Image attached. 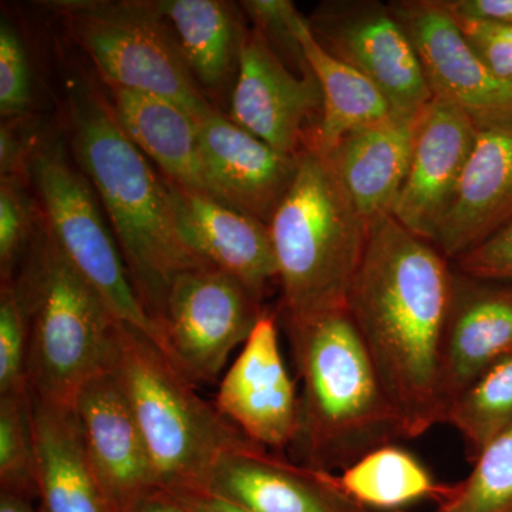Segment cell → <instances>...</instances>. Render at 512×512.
Wrapping results in <instances>:
<instances>
[{"instance_id": "6da1fadb", "label": "cell", "mask_w": 512, "mask_h": 512, "mask_svg": "<svg viewBox=\"0 0 512 512\" xmlns=\"http://www.w3.org/2000/svg\"><path fill=\"white\" fill-rule=\"evenodd\" d=\"M454 266L392 215L373 221L346 311L402 420L406 439L444 424L441 355Z\"/></svg>"}, {"instance_id": "7a4b0ae2", "label": "cell", "mask_w": 512, "mask_h": 512, "mask_svg": "<svg viewBox=\"0 0 512 512\" xmlns=\"http://www.w3.org/2000/svg\"><path fill=\"white\" fill-rule=\"evenodd\" d=\"M63 120L74 163L92 183L134 291L158 326L174 279L208 264L181 239L164 175L120 126L99 79L69 76Z\"/></svg>"}, {"instance_id": "3957f363", "label": "cell", "mask_w": 512, "mask_h": 512, "mask_svg": "<svg viewBox=\"0 0 512 512\" xmlns=\"http://www.w3.org/2000/svg\"><path fill=\"white\" fill-rule=\"evenodd\" d=\"M282 320L302 384L291 447L298 463L335 474L376 448L406 439L346 309Z\"/></svg>"}, {"instance_id": "277c9868", "label": "cell", "mask_w": 512, "mask_h": 512, "mask_svg": "<svg viewBox=\"0 0 512 512\" xmlns=\"http://www.w3.org/2000/svg\"><path fill=\"white\" fill-rule=\"evenodd\" d=\"M106 370L126 397L163 490L204 487L222 454L251 443L150 336L120 320L111 330Z\"/></svg>"}, {"instance_id": "5b68a950", "label": "cell", "mask_w": 512, "mask_h": 512, "mask_svg": "<svg viewBox=\"0 0 512 512\" xmlns=\"http://www.w3.org/2000/svg\"><path fill=\"white\" fill-rule=\"evenodd\" d=\"M369 227L319 151L299 157L298 173L269 221L281 289V318L346 309Z\"/></svg>"}, {"instance_id": "8992f818", "label": "cell", "mask_w": 512, "mask_h": 512, "mask_svg": "<svg viewBox=\"0 0 512 512\" xmlns=\"http://www.w3.org/2000/svg\"><path fill=\"white\" fill-rule=\"evenodd\" d=\"M29 319L28 390L69 404L106 370L117 319L43 227L13 276Z\"/></svg>"}, {"instance_id": "52a82bcc", "label": "cell", "mask_w": 512, "mask_h": 512, "mask_svg": "<svg viewBox=\"0 0 512 512\" xmlns=\"http://www.w3.org/2000/svg\"><path fill=\"white\" fill-rule=\"evenodd\" d=\"M42 6L89 56L100 82L173 100L198 121L215 110L157 0H49Z\"/></svg>"}, {"instance_id": "ba28073f", "label": "cell", "mask_w": 512, "mask_h": 512, "mask_svg": "<svg viewBox=\"0 0 512 512\" xmlns=\"http://www.w3.org/2000/svg\"><path fill=\"white\" fill-rule=\"evenodd\" d=\"M30 181L47 227L74 268L99 292L114 318L146 333L164 352L163 335L134 291L106 212L69 156L66 138L45 134L30 165Z\"/></svg>"}, {"instance_id": "9c48e42d", "label": "cell", "mask_w": 512, "mask_h": 512, "mask_svg": "<svg viewBox=\"0 0 512 512\" xmlns=\"http://www.w3.org/2000/svg\"><path fill=\"white\" fill-rule=\"evenodd\" d=\"M264 311L227 272L211 265L188 269L174 279L158 319L165 356L195 386L215 383Z\"/></svg>"}, {"instance_id": "30bf717a", "label": "cell", "mask_w": 512, "mask_h": 512, "mask_svg": "<svg viewBox=\"0 0 512 512\" xmlns=\"http://www.w3.org/2000/svg\"><path fill=\"white\" fill-rule=\"evenodd\" d=\"M306 20L320 45L375 84L394 113L419 116L433 100L412 40L390 5L330 0Z\"/></svg>"}, {"instance_id": "8fae6325", "label": "cell", "mask_w": 512, "mask_h": 512, "mask_svg": "<svg viewBox=\"0 0 512 512\" xmlns=\"http://www.w3.org/2000/svg\"><path fill=\"white\" fill-rule=\"evenodd\" d=\"M389 5L412 40L433 99L464 111L477 130L512 127V82L485 66L441 0Z\"/></svg>"}, {"instance_id": "7c38bea8", "label": "cell", "mask_w": 512, "mask_h": 512, "mask_svg": "<svg viewBox=\"0 0 512 512\" xmlns=\"http://www.w3.org/2000/svg\"><path fill=\"white\" fill-rule=\"evenodd\" d=\"M322 111V92L313 73H293L261 33L249 28L229 100V119L275 150L298 157L312 148Z\"/></svg>"}, {"instance_id": "4fadbf2b", "label": "cell", "mask_w": 512, "mask_h": 512, "mask_svg": "<svg viewBox=\"0 0 512 512\" xmlns=\"http://www.w3.org/2000/svg\"><path fill=\"white\" fill-rule=\"evenodd\" d=\"M215 407L247 439L271 450L291 448L299 429V394L289 375L278 315L265 309L222 376Z\"/></svg>"}, {"instance_id": "5bb4252c", "label": "cell", "mask_w": 512, "mask_h": 512, "mask_svg": "<svg viewBox=\"0 0 512 512\" xmlns=\"http://www.w3.org/2000/svg\"><path fill=\"white\" fill-rule=\"evenodd\" d=\"M473 120L453 104L433 99L417 117L412 160L392 217L434 244L453 205L476 146Z\"/></svg>"}, {"instance_id": "9a60e30c", "label": "cell", "mask_w": 512, "mask_h": 512, "mask_svg": "<svg viewBox=\"0 0 512 512\" xmlns=\"http://www.w3.org/2000/svg\"><path fill=\"white\" fill-rule=\"evenodd\" d=\"M198 138L205 194L268 225L301 156L275 150L217 109L198 121Z\"/></svg>"}, {"instance_id": "2e32d148", "label": "cell", "mask_w": 512, "mask_h": 512, "mask_svg": "<svg viewBox=\"0 0 512 512\" xmlns=\"http://www.w3.org/2000/svg\"><path fill=\"white\" fill-rule=\"evenodd\" d=\"M73 410L90 467L121 512L161 488L143 433L107 370L84 384Z\"/></svg>"}, {"instance_id": "e0dca14e", "label": "cell", "mask_w": 512, "mask_h": 512, "mask_svg": "<svg viewBox=\"0 0 512 512\" xmlns=\"http://www.w3.org/2000/svg\"><path fill=\"white\" fill-rule=\"evenodd\" d=\"M198 490L249 512H373L342 490L336 474L292 463L252 441L222 454Z\"/></svg>"}, {"instance_id": "ac0fdd59", "label": "cell", "mask_w": 512, "mask_h": 512, "mask_svg": "<svg viewBox=\"0 0 512 512\" xmlns=\"http://www.w3.org/2000/svg\"><path fill=\"white\" fill-rule=\"evenodd\" d=\"M165 178V177H164ZM180 237L205 264L238 279L259 301L278 285V265L268 225L210 195L165 178Z\"/></svg>"}, {"instance_id": "d6986e66", "label": "cell", "mask_w": 512, "mask_h": 512, "mask_svg": "<svg viewBox=\"0 0 512 512\" xmlns=\"http://www.w3.org/2000/svg\"><path fill=\"white\" fill-rule=\"evenodd\" d=\"M511 353L512 282L474 278L454 268L453 302L441 355L444 417L468 384Z\"/></svg>"}, {"instance_id": "ffe728a7", "label": "cell", "mask_w": 512, "mask_h": 512, "mask_svg": "<svg viewBox=\"0 0 512 512\" xmlns=\"http://www.w3.org/2000/svg\"><path fill=\"white\" fill-rule=\"evenodd\" d=\"M417 117L393 113L350 131L323 154L360 217L392 215L412 160Z\"/></svg>"}, {"instance_id": "44dd1931", "label": "cell", "mask_w": 512, "mask_h": 512, "mask_svg": "<svg viewBox=\"0 0 512 512\" xmlns=\"http://www.w3.org/2000/svg\"><path fill=\"white\" fill-rule=\"evenodd\" d=\"M512 222V127L478 130L434 247L454 262Z\"/></svg>"}, {"instance_id": "7402d4cb", "label": "cell", "mask_w": 512, "mask_h": 512, "mask_svg": "<svg viewBox=\"0 0 512 512\" xmlns=\"http://www.w3.org/2000/svg\"><path fill=\"white\" fill-rule=\"evenodd\" d=\"M185 63L215 109L229 106L249 28L241 3L227 0H157Z\"/></svg>"}, {"instance_id": "603a6c76", "label": "cell", "mask_w": 512, "mask_h": 512, "mask_svg": "<svg viewBox=\"0 0 512 512\" xmlns=\"http://www.w3.org/2000/svg\"><path fill=\"white\" fill-rule=\"evenodd\" d=\"M29 397L39 512H121L90 467L73 406Z\"/></svg>"}, {"instance_id": "cb8c5ba5", "label": "cell", "mask_w": 512, "mask_h": 512, "mask_svg": "<svg viewBox=\"0 0 512 512\" xmlns=\"http://www.w3.org/2000/svg\"><path fill=\"white\" fill-rule=\"evenodd\" d=\"M100 83L120 126L157 170L171 183L205 194L198 120L190 111L157 94Z\"/></svg>"}, {"instance_id": "d4e9b609", "label": "cell", "mask_w": 512, "mask_h": 512, "mask_svg": "<svg viewBox=\"0 0 512 512\" xmlns=\"http://www.w3.org/2000/svg\"><path fill=\"white\" fill-rule=\"evenodd\" d=\"M298 36L323 97L322 120L313 150L326 154L350 131L393 113L389 101L375 84L320 45L303 16L299 19Z\"/></svg>"}, {"instance_id": "484cf974", "label": "cell", "mask_w": 512, "mask_h": 512, "mask_svg": "<svg viewBox=\"0 0 512 512\" xmlns=\"http://www.w3.org/2000/svg\"><path fill=\"white\" fill-rule=\"evenodd\" d=\"M336 480L350 498L372 511H402L429 498L439 503L448 490L419 458L396 444L370 451L336 474Z\"/></svg>"}, {"instance_id": "4316f807", "label": "cell", "mask_w": 512, "mask_h": 512, "mask_svg": "<svg viewBox=\"0 0 512 512\" xmlns=\"http://www.w3.org/2000/svg\"><path fill=\"white\" fill-rule=\"evenodd\" d=\"M444 424L460 434L471 463L512 426V353L484 370L458 394L447 407Z\"/></svg>"}, {"instance_id": "83f0119b", "label": "cell", "mask_w": 512, "mask_h": 512, "mask_svg": "<svg viewBox=\"0 0 512 512\" xmlns=\"http://www.w3.org/2000/svg\"><path fill=\"white\" fill-rule=\"evenodd\" d=\"M471 464L468 477L448 485L436 512H512V426Z\"/></svg>"}, {"instance_id": "f1b7e54d", "label": "cell", "mask_w": 512, "mask_h": 512, "mask_svg": "<svg viewBox=\"0 0 512 512\" xmlns=\"http://www.w3.org/2000/svg\"><path fill=\"white\" fill-rule=\"evenodd\" d=\"M0 491L32 501L39 495L29 392L0 396Z\"/></svg>"}, {"instance_id": "f546056e", "label": "cell", "mask_w": 512, "mask_h": 512, "mask_svg": "<svg viewBox=\"0 0 512 512\" xmlns=\"http://www.w3.org/2000/svg\"><path fill=\"white\" fill-rule=\"evenodd\" d=\"M29 178L0 177V279L13 278L45 227Z\"/></svg>"}, {"instance_id": "4dcf8cb0", "label": "cell", "mask_w": 512, "mask_h": 512, "mask_svg": "<svg viewBox=\"0 0 512 512\" xmlns=\"http://www.w3.org/2000/svg\"><path fill=\"white\" fill-rule=\"evenodd\" d=\"M29 319L13 279L0 281V396L28 393Z\"/></svg>"}, {"instance_id": "1f68e13d", "label": "cell", "mask_w": 512, "mask_h": 512, "mask_svg": "<svg viewBox=\"0 0 512 512\" xmlns=\"http://www.w3.org/2000/svg\"><path fill=\"white\" fill-rule=\"evenodd\" d=\"M241 6L251 28L261 33L288 69L299 76L312 73L298 36L302 15L295 3L289 0H245Z\"/></svg>"}, {"instance_id": "d6a6232c", "label": "cell", "mask_w": 512, "mask_h": 512, "mask_svg": "<svg viewBox=\"0 0 512 512\" xmlns=\"http://www.w3.org/2000/svg\"><path fill=\"white\" fill-rule=\"evenodd\" d=\"M33 70L22 30L3 13L0 19V114L2 120L32 114Z\"/></svg>"}, {"instance_id": "836d02e7", "label": "cell", "mask_w": 512, "mask_h": 512, "mask_svg": "<svg viewBox=\"0 0 512 512\" xmlns=\"http://www.w3.org/2000/svg\"><path fill=\"white\" fill-rule=\"evenodd\" d=\"M454 19L485 66L500 79L512 82V25L456 16Z\"/></svg>"}, {"instance_id": "e575fe53", "label": "cell", "mask_w": 512, "mask_h": 512, "mask_svg": "<svg viewBox=\"0 0 512 512\" xmlns=\"http://www.w3.org/2000/svg\"><path fill=\"white\" fill-rule=\"evenodd\" d=\"M33 114L2 120L0 126V177L30 180V165L46 133Z\"/></svg>"}, {"instance_id": "d590c367", "label": "cell", "mask_w": 512, "mask_h": 512, "mask_svg": "<svg viewBox=\"0 0 512 512\" xmlns=\"http://www.w3.org/2000/svg\"><path fill=\"white\" fill-rule=\"evenodd\" d=\"M451 264L474 278L512 282V222Z\"/></svg>"}, {"instance_id": "8d00e7d4", "label": "cell", "mask_w": 512, "mask_h": 512, "mask_svg": "<svg viewBox=\"0 0 512 512\" xmlns=\"http://www.w3.org/2000/svg\"><path fill=\"white\" fill-rule=\"evenodd\" d=\"M441 3L456 18L512 25V0H441Z\"/></svg>"}, {"instance_id": "74e56055", "label": "cell", "mask_w": 512, "mask_h": 512, "mask_svg": "<svg viewBox=\"0 0 512 512\" xmlns=\"http://www.w3.org/2000/svg\"><path fill=\"white\" fill-rule=\"evenodd\" d=\"M191 512H249L198 488L167 491Z\"/></svg>"}, {"instance_id": "f35d334b", "label": "cell", "mask_w": 512, "mask_h": 512, "mask_svg": "<svg viewBox=\"0 0 512 512\" xmlns=\"http://www.w3.org/2000/svg\"><path fill=\"white\" fill-rule=\"evenodd\" d=\"M131 512H191L184 507L180 501L175 500L173 495L167 493L163 488H158L133 508Z\"/></svg>"}, {"instance_id": "ab89813d", "label": "cell", "mask_w": 512, "mask_h": 512, "mask_svg": "<svg viewBox=\"0 0 512 512\" xmlns=\"http://www.w3.org/2000/svg\"><path fill=\"white\" fill-rule=\"evenodd\" d=\"M0 512H39L29 498L0 491Z\"/></svg>"}, {"instance_id": "60d3db41", "label": "cell", "mask_w": 512, "mask_h": 512, "mask_svg": "<svg viewBox=\"0 0 512 512\" xmlns=\"http://www.w3.org/2000/svg\"><path fill=\"white\" fill-rule=\"evenodd\" d=\"M394 512H406V511H403V510H402V511H394Z\"/></svg>"}]
</instances>
